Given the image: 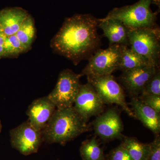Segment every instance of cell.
<instances>
[{"instance_id": "obj_1", "label": "cell", "mask_w": 160, "mask_h": 160, "mask_svg": "<svg viewBox=\"0 0 160 160\" xmlns=\"http://www.w3.org/2000/svg\"><path fill=\"white\" fill-rule=\"evenodd\" d=\"M98 23L99 19L90 14H75L67 18L51 40L52 49L76 66L82 60L88 59L99 49Z\"/></svg>"}, {"instance_id": "obj_2", "label": "cell", "mask_w": 160, "mask_h": 160, "mask_svg": "<svg viewBox=\"0 0 160 160\" xmlns=\"http://www.w3.org/2000/svg\"><path fill=\"white\" fill-rule=\"evenodd\" d=\"M89 127L75 110L73 106L57 109L42 131L43 141L48 144L65 145L84 132Z\"/></svg>"}, {"instance_id": "obj_3", "label": "cell", "mask_w": 160, "mask_h": 160, "mask_svg": "<svg viewBox=\"0 0 160 160\" xmlns=\"http://www.w3.org/2000/svg\"><path fill=\"white\" fill-rule=\"evenodd\" d=\"M153 1L139 0L132 5L114 8L105 18L119 20L129 29L156 27V14L150 9Z\"/></svg>"}, {"instance_id": "obj_4", "label": "cell", "mask_w": 160, "mask_h": 160, "mask_svg": "<svg viewBox=\"0 0 160 160\" xmlns=\"http://www.w3.org/2000/svg\"><path fill=\"white\" fill-rule=\"evenodd\" d=\"M130 48L146 58L152 66L158 67L160 55V30L158 27L129 29Z\"/></svg>"}, {"instance_id": "obj_5", "label": "cell", "mask_w": 160, "mask_h": 160, "mask_svg": "<svg viewBox=\"0 0 160 160\" xmlns=\"http://www.w3.org/2000/svg\"><path fill=\"white\" fill-rule=\"evenodd\" d=\"M81 74H77L70 69L60 72L54 89L47 96L57 109H64L73 106L79 89Z\"/></svg>"}, {"instance_id": "obj_6", "label": "cell", "mask_w": 160, "mask_h": 160, "mask_svg": "<svg viewBox=\"0 0 160 160\" xmlns=\"http://www.w3.org/2000/svg\"><path fill=\"white\" fill-rule=\"evenodd\" d=\"M121 46L111 45L106 49H98L88 59L89 62L80 74L87 77L111 75L118 70Z\"/></svg>"}, {"instance_id": "obj_7", "label": "cell", "mask_w": 160, "mask_h": 160, "mask_svg": "<svg viewBox=\"0 0 160 160\" xmlns=\"http://www.w3.org/2000/svg\"><path fill=\"white\" fill-rule=\"evenodd\" d=\"M87 80L97 92L104 104H117L121 106L128 115L135 118L133 112L126 102L122 88L112 75L87 77Z\"/></svg>"}, {"instance_id": "obj_8", "label": "cell", "mask_w": 160, "mask_h": 160, "mask_svg": "<svg viewBox=\"0 0 160 160\" xmlns=\"http://www.w3.org/2000/svg\"><path fill=\"white\" fill-rule=\"evenodd\" d=\"M9 134L12 147L25 156L37 152L44 142L42 131L36 129L28 120L12 129Z\"/></svg>"}, {"instance_id": "obj_9", "label": "cell", "mask_w": 160, "mask_h": 160, "mask_svg": "<svg viewBox=\"0 0 160 160\" xmlns=\"http://www.w3.org/2000/svg\"><path fill=\"white\" fill-rule=\"evenodd\" d=\"M73 107L83 120L87 123L89 119L102 113L104 104L90 84L81 85Z\"/></svg>"}, {"instance_id": "obj_10", "label": "cell", "mask_w": 160, "mask_h": 160, "mask_svg": "<svg viewBox=\"0 0 160 160\" xmlns=\"http://www.w3.org/2000/svg\"><path fill=\"white\" fill-rule=\"evenodd\" d=\"M96 135L103 141L108 142L122 139V122L118 112L115 108L108 109L98 115L92 122Z\"/></svg>"}, {"instance_id": "obj_11", "label": "cell", "mask_w": 160, "mask_h": 160, "mask_svg": "<svg viewBox=\"0 0 160 160\" xmlns=\"http://www.w3.org/2000/svg\"><path fill=\"white\" fill-rule=\"evenodd\" d=\"M158 67L149 66L123 72L120 81L132 97H138Z\"/></svg>"}, {"instance_id": "obj_12", "label": "cell", "mask_w": 160, "mask_h": 160, "mask_svg": "<svg viewBox=\"0 0 160 160\" xmlns=\"http://www.w3.org/2000/svg\"><path fill=\"white\" fill-rule=\"evenodd\" d=\"M56 109V106L47 96L36 99L29 105L26 111L28 121L36 129L42 131Z\"/></svg>"}, {"instance_id": "obj_13", "label": "cell", "mask_w": 160, "mask_h": 160, "mask_svg": "<svg viewBox=\"0 0 160 160\" xmlns=\"http://www.w3.org/2000/svg\"><path fill=\"white\" fill-rule=\"evenodd\" d=\"M98 27L103 31V35L109 40V46H129V29L119 20L114 19H99Z\"/></svg>"}, {"instance_id": "obj_14", "label": "cell", "mask_w": 160, "mask_h": 160, "mask_svg": "<svg viewBox=\"0 0 160 160\" xmlns=\"http://www.w3.org/2000/svg\"><path fill=\"white\" fill-rule=\"evenodd\" d=\"M130 105L135 118L140 120L155 135H159L160 113L142 102L138 97H132Z\"/></svg>"}, {"instance_id": "obj_15", "label": "cell", "mask_w": 160, "mask_h": 160, "mask_svg": "<svg viewBox=\"0 0 160 160\" xmlns=\"http://www.w3.org/2000/svg\"><path fill=\"white\" fill-rule=\"evenodd\" d=\"M29 14L28 12L21 7L0 10V27L5 35L10 36L15 34Z\"/></svg>"}, {"instance_id": "obj_16", "label": "cell", "mask_w": 160, "mask_h": 160, "mask_svg": "<svg viewBox=\"0 0 160 160\" xmlns=\"http://www.w3.org/2000/svg\"><path fill=\"white\" fill-rule=\"evenodd\" d=\"M152 66L145 58L136 53L128 46H121V55L118 70L124 72Z\"/></svg>"}, {"instance_id": "obj_17", "label": "cell", "mask_w": 160, "mask_h": 160, "mask_svg": "<svg viewBox=\"0 0 160 160\" xmlns=\"http://www.w3.org/2000/svg\"><path fill=\"white\" fill-rule=\"evenodd\" d=\"M36 33V30L34 20L29 14L22 23L19 29L15 34L26 52L31 48L32 43L35 38Z\"/></svg>"}, {"instance_id": "obj_18", "label": "cell", "mask_w": 160, "mask_h": 160, "mask_svg": "<svg viewBox=\"0 0 160 160\" xmlns=\"http://www.w3.org/2000/svg\"><path fill=\"white\" fill-rule=\"evenodd\" d=\"M121 144L127 150L132 160H146L149 151V144L141 142L137 138L123 137Z\"/></svg>"}, {"instance_id": "obj_19", "label": "cell", "mask_w": 160, "mask_h": 160, "mask_svg": "<svg viewBox=\"0 0 160 160\" xmlns=\"http://www.w3.org/2000/svg\"><path fill=\"white\" fill-rule=\"evenodd\" d=\"M80 153L82 160H106L103 149L96 136L82 143Z\"/></svg>"}, {"instance_id": "obj_20", "label": "cell", "mask_w": 160, "mask_h": 160, "mask_svg": "<svg viewBox=\"0 0 160 160\" xmlns=\"http://www.w3.org/2000/svg\"><path fill=\"white\" fill-rule=\"evenodd\" d=\"M26 52V49L15 34L6 36L4 57H17L20 54Z\"/></svg>"}, {"instance_id": "obj_21", "label": "cell", "mask_w": 160, "mask_h": 160, "mask_svg": "<svg viewBox=\"0 0 160 160\" xmlns=\"http://www.w3.org/2000/svg\"><path fill=\"white\" fill-rule=\"evenodd\" d=\"M148 94L160 96V72L159 69H158L155 74L147 83L140 95Z\"/></svg>"}, {"instance_id": "obj_22", "label": "cell", "mask_w": 160, "mask_h": 160, "mask_svg": "<svg viewBox=\"0 0 160 160\" xmlns=\"http://www.w3.org/2000/svg\"><path fill=\"white\" fill-rule=\"evenodd\" d=\"M106 160H132L122 144L109 152Z\"/></svg>"}, {"instance_id": "obj_23", "label": "cell", "mask_w": 160, "mask_h": 160, "mask_svg": "<svg viewBox=\"0 0 160 160\" xmlns=\"http://www.w3.org/2000/svg\"><path fill=\"white\" fill-rule=\"evenodd\" d=\"M138 98L146 106L151 107L158 113H160V96L140 95Z\"/></svg>"}, {"instance_id": "obj_24", "label": "cell", "mask_w": 160, "mask_h": 160, "mask_svg": "<svg viewBox=\"0 0 160 160\" xmlns=\"http://www.w3.org/2000/svg\"><path fill=\"white\" fill-rule=\"evenodd\" d=\"M146 160H160V138L156 136L154 140L149 143V151Z\"/></svg>"}, {"instance_id": "obj_25", "label": "cell", "mask_w": 160, "mask_h": 160, "mask_svg": "<svg viewBox=\"0 0 160 160\" xmlns=\"http://www.w3.org/2000/svg\"><path fill=\"white\" fill-rule=\"evenodd\" d=\"M6 36L0 27V58H4L5 45Z\"/></svg>"}, {"instance_id": "obj_26", "label": "cell", "mask_w": 160, "mask_h": 160, "mask_svg": "<svg viewBox=\"0 0 160 160\" xmlns=\"http://www.w3.org/2000/svg\"><path fill=\"white\" fill-rule=\"evenodd\" d=\"M2 130V123H1V120H0V133H1V131Z\"/></svg>"}]
</instances>
